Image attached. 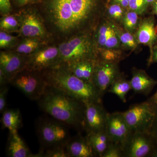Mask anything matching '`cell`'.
Returning a JSON list of instances; mask_svg holds the SVG:
<instances>
[{"instance_id": "obj_36", "label": "cell", "mask_w": 157, "mask_h": 157, "mask_svg": "<svg viewBox=\"0 0 157 157\" xmlns=\"http://www.w3.org/2000/svg\"><path fill=\"white\" fill-rule=\"evenodd\" d=\"M146 101L151 107L155 113L156 116L157 117V91Z\"/></svg>"}, {"instance_id": "obj_37", "label": "cell", "mask_w": 157, "mask_h": 157, "mask_svg": "<svg viewBox=\"0 0 157 157\" xmlns=\"http://www.w3.org/2000/svg\"><path fill=\"white\" fill-rule=\"evenodd\" d=\"M153 63H157V45H155L151 53L150 54L148 60V66Z\"/></svg>"}, {"instance_id": "obj_34", "label": "cell", "mask_w": 157, "mask_h": 157, "mask_svg": "<svg viewBox=\"0 0 157 157\" xmlns=\"http://www.w3.org/2000/svg\"><path fill=\"white\" fill-rule=\"evenodd\" d=\"M9 90L7 85L0 87V113L2 114L7 109V97Z\"/></svg>"}, {"instance_id": "obj_35", "label": "cell", "mask_w": 157, "mask_h": 157, "mask_svg": "<svg viewBox=\"0 0 157 157\" xmlns=\"http://www.w3.org/2000/svg\"><path fill=\"white\" fill-rule=\"evenodd\" d=\"M37 1V0H11L14 11L27 6L34 5Z\"/></svg>"}, {"instance_id": "obj_42", "label": "cell", "mask_w": 157, "mask_h": 157, "mask_svg": "<svg viewBox=\"0 0 157 157\" xmlns=\"http://www.w3.org/2000/svg\"><path fill=\"white\" fill-rule=\"evenodd\" d=\"M150 157H157V147L154 151L152 153Z\"/></svg>"}, {"instance_id": "obj_3", "label": "cell", "mask_w": 157, "mask_h": 157, "mask_svg": "<svg viewBox=\"0 0 157 157\" xmlns=\"http://www.w3.org/2000/svg\"><path fill=\"white\" fill-rule=\"evenodd\" d=\"M47 85L56 88L83 103L102 102L94 85L75 76L64 66L57 65L40 72Z\"/></svg>"}, {"instance_id": "obj_32", "label": "cell", "mask_w": 157, "mask_h": 157, "mask_svg": "<svg viewBox=\"0 0 157 157\" xmlns=\"http://www.w3.org/2000/svg\"><path fill=\"white\" fill-rule=\"evenodd\" d=\"M123 157L124 155L121 145L111 141L102 157Z\"/></svg>"}, {"instance_id": "obj_30", "label": "cell", "mask_w": 157, "mask_h": 157, "mask_svg": "<svg viewBox=\"0 0 157 157\" xmlns=\"http://www.w3.org/2000/svg\"><path fill=\"white\" fill-rule=\"evenodd\" d=\"M66 145L49 149L45 152L41 151L37 154L38 157H69Z\"/></svg>"}, {"instance_id": "obj_2", "label": "cell", "mask_w": 157, "mask_h": 157, "mask_svg": "<svg viewBox=\"0 0 157 157\" xmlns=\"http://www.w3.org/2000/svg\"><path fill=\"white\" fill-rule=\"evenodd\" d=\"M39 107L69 127L84 129V103L56 88L47 86L38 101Z\"/></svg>"}, {"instance_id": "obj_19", "label": "cell", "mask_w": 157, "mask_h": 157, "mask_svg": "<svg viewBox=\"0 0 157 157\" xmlns=\"http://www.w3.org/2000/svg\"><path fill=\"white\" fill-rule=\"evenodd\" d=\"M98 60L82 61L70 66H63L82 80L93 83L95 68Z\"/></svg>"}, {"instance_id": "obj_26", "label": "cell", "mask_w": 157, "mask_h": 157, "mask_svg": "<svg viewBox=\"0 0 157 157\" xmlns=\"http://www.w3.org/2000/svg\"><path fill=\"white\" fill-rule=\"evenodd\" d=\"M98 59L102 61L118 63L124 58L122 49L102 48L98 50Z\"/></svg>"}, {"instance_id": "obj_22", "label": "cell", "mask_w": 157, "mask_h": 157, "mask_svg": "<svg viewBox=\"0 0 157 157\" xmlns=\"http://www.w3.org/2000/svg\"><path fill=\"white\" fill-rule=\"evenodd\" d=\"M47 42L35 38H21L19 42L12 51L23 55L33 53L42 46L48 45Z\"/></svg>"}, {"instance_id": "obj_24", "label": "cell", "mask_w": 157, "mask_h": 157, "mask_svg": "<svg viewBox=\"0 0 157 157\" xmlns=\"http://www.w3.org/2000/svg\"><path fill=\"white\" fill-rule=\"evenodd\" d=\"M128 10L119 4L111 2L107 7L105 6L104 17L116 24L120 25Z\"/></svg>"}, {"instance_id": "obj_28", "label": "cell", "mask_w": 157, "mask_h": 157, "mask_svg": "<svg viewBox=\"0 0 157 157\" xmlns=\"http://www.w3.org/2000/svg\"><path fill=\"white\" fill-rule=\"evenodd\" d=\"M139 15L135 11L128 10L121 25L126 30L135 34L140 21Z\"/></svg>"}, {"instance_id": "obj_39", "label": "cell", "mask_w": 157, "mask_h": 157, "mask_svg": "<svg viewBox=\"0 0 157 157\" xmlns=\"http://www.w3.org/2000/svg\"><path fill=\"white\" fill-rule=\"evenodd\" d=\"M10 83L9 79L2 69H0V87Z\"/></svg>"}, {"instance_id": "obj_16", "label": "cell", "mask_w": 157, "mask_h": 157, "mask_svg": "<svg viewBox=\"0 0 157 157\" xmlns=\"http://www.w3.org/2000/svg\"><path fill=\"white\" fill-rule=\"evenodd\" d=\"M132 73L131 88L136 94L147 96L157 85V81L149 76L144 70L133 68Z\"/></svg>"}, {"instance_id": "obj_25", "label": "cell", "mask_w": 157, "mask_h": 157, "mask_svg": "<svg viewBox=\"0 0 157 157\" xmlns=\"http://www.w3.org/2000/svg\"><path fill=\"white\" fill-rule=\"evenodd\" d=\"M20 26L19 20L14 12L12 14L2 16L0 20V31L9 33H18Z\"/></svg>"}, {"instance_id": "obj_20", "label": "cell", "mask_w": 157, "mask_h": 157, "mask_svg": "<svg viewBox=\"0 0 157 157\" xmlns=\"http://www.w3.org/2000/svg\"><path fill=\"white\" fill-rule=\"evenodd\" d=\"M86 137L96 156L102 157L111 142L106 130L87 133Z\"/></svg>"}, {"instance_id": "obj_12", "label": "cell", "mask_w": 157, "mask_h": 157, "mask_svg": "<svg viewBox=\"0 0 157 157\" xmlns=\"http://www.w3.org/2000/svg\"><path fill=\"white\" fill-rule=\"evenodd\" d=\"M84 104V129L87 134L105 131L108 113L104 109L102 102Z\"/></svg>"}, {"instance_id": "obj_43", "label": "cell", "mask_w": 157, "mask_h": 157, "mask_svg": "<svg viewBox=\"0 0 157 157\" xmlns=\"http://www.w3.org/2000/svg\"><path fill=\"white\" fill-rule=\"evenodd\" d=\"M146 2L148 4V6H151L152 5L153 3L156 0H145Z\"/></svg>"}, {"instance_id": "obj_8", "label": "cell", "mask_w": 157, "mask_h": 157, "mask_svg": "<svg viewBox=\"0 0 157 157\" xmlns=\"http://www.w3.org/2000/svg\"><path fill=\"white\" fill-rule=\"evenodd\" d=\"M121 113L132 132H149L156 117L146 101L133 104Z\"/></svg>"}, {"instance_id": "obj_33", "label": "cell", "mask_w": 157, "mask_h": 157, "mask_svg": "<svg viewBox=\"0 0 157 157\" xmlns=\"http://www.w3.org/2000/svg\"><path fill=\"white\" fill-rule=\"evenodd\" d=\"M14 11L11 0H0V14L1 16L12 14Z\"/></svg>"}, {"instance_id": "obj_14", "label": "cell", "mask_w": 157, "mask_h": 157, "mask_svg": "<svg viewBox=\"0 0 157 157\" xmlns=\"http://www.w3.org/2000/svg\"><path fill=\"white\" fill-rule=\"evenodd\" d=\"M27 56L12 50H2L0 52V69L9 79V82L14 76L26 68Z\"/></svg>"}, {"instance_id": "obj_41", "label": "cell", "mask_w": 157, "mask_h": 157, "mask_svg": "<svg viewBox=\"0 0 157 157\" xmlns=\"http://www.w3.org/2000/svg\"><path fill=\"white\" fill-rule=\"evenodd\" d=\"M151 6L152 7L153 13V14L156 15L157 16V0H156L153 3ZM155 29L157 33V23L156 25Z\"/></svg>"}, {"instance_id": "obj_6", "label": "cell", "mask_w": 157, "mask_h": 157, "mask_svg": "<svg viewBox=\"0 0 157 157\" xmlns=\"http://www.w3.org/2000/svg\"><path fill=\"white\" fill-rule=\"evenodd\" d=\"M69 126L54 119H40L36 131L43 150H48L67 144L70 137Z\"/></svg>"}, {"instance_id": "obj_7", "label": "cell", "mask_w": 157, "mask_h": 157, "mask_svg": "<svg viewBox=\"0 0 157 157\" xmlns=\"http://www.w3.org/2000/svg\"><path fill=\"white\" fill-rule=\"evenodd\" d=\"M10 84L31 100L37 101L44 94L47 86L40 72L25 68L17 73Z\"/></svg>"}, {"instance_id": "obj_27", "label": "cell", "mask_w": 157, "mask_h": 157, "mask_svg": "<svg viewBox=\"0 0 157 157\" xmlns=\"http://www.w3.org/2000/svg\"><path fill=\"white\" fill-rule=\"evenodd\" d=\"M118 35L122 48L135 51L137 48L139 43L137 42L135 34L128 32L120 25L118 26Z\"/></svg>"}, {"instance_id": "obj_11", "label": "cell", "mask_w": 157, "mask_h": 157, "mask_svg": "<svg viewBox=\"0 0 157 157\" xmlns=\"http://www.w3.org/2000/svg\"><path fill=\"white\" fill-rule=\"evenodd\" d=\"M121 73L118 63L98 60L95 68L93 83L102 97L108 92L113 82Z\"/></svg>"}, {"instance_id": "obj_5", "label": "cell", "mask_w": 157, "mask_h": 157, "mask_svg": "<svg viewBox=\"0 0 157 157\" xmlns=\"http://www.w3.org/2000/svg\"><path fill=\"white\" fill-rule=\"evenodd\" d=\"M18 17L20 29L17 36L21 38L39 39L48 44L54 43L36 7L31 5L14 11Z\"/></svg>"}, {"instance_id": "obj_4", "label": "cell", "mask_w": 157, "mask_h": 157, "mask_svg": "<svg viewBox=\"0 0 157 157\" xmlns=\"http://www.w3.org/2000/svg\"><path fill=\"white\" fill-rule=\"evenodd\" d=\"M58 45L59 56L55 66H68L82 61L98 59L94 31L78 34Z\"/></svg>"}, {"instance_id": "obj_1", "label": "cell", "mask_w": 157, "mask_h": 157, "mask_svg": "<svg viewBox=\"0 0 157 157\" xmlns=\"http://www.w3.org/2000/svg\"><path fill=\"white\" fill-rule=\"evenodd\" d=\"M34 5L57 44L94 31L105 8L103 0H37Z\"/></svg>"}, {"instance_id": "obj_9", "label": "cell", "mask_w": 157, "mask_h": 157, "mask_svg": "<svg viewBox=\"0 0 157 157\" xmlns=\"http://www.w3.org/2000/svg\"><path fill=\"white\" fill-rule=\"evenodd\" d=\"M124 157H150L157 144L149 132H132L122 146Z\"/></svg>"}, {"instance_id": "obj_10", "label": "cell", "mask_w": 157, "mask_h": 157, "mask_svg": "<svg viewBox=\"0 0 157 157\" xmlns=\"http://www.w3.org/2000/svg\"><path fill=\"white\" fill-rule=\"evenodd\" d=\"M59 56L58 44L53 43L48 44L27 56L26 68L41 72L56 65Z\"/></svg>"}, {"instance_id": "obj_38", "label": "cell", "mask_w": 157, "mask_h": 157, "mask_svg": "<svg viewBox=\"0 0 157 157\" xmlns=\"http://www.w3.org/2000/svg\"><path fill=\"white\" fill-rule=\"evenodd\" d=\"M149 133L157 144V117L155 119L151 128L150 130Z\"/></svg>"}, {"instance_id": "obj_17", "label": "cell", "mask_w": 157, "mask_h": 157, "mask_svg": "<svg viewBox=\"0 0 157 157\" xmlns=\"http://www.w3.org/2000/svg\"><path fill=\"white\" fill-rule=\"evenodd\" d=\"M66 147L69 157H96L86 136L79 135L70 138Z\"/></svg>"}, {"instance_id": "obj_18", "label": "cell", "mask_w": 157, "mask_h": 157, "mask_svg": "<svg viewBox=\"0 0 157 157\" xmlns=\"http://www.w3.org/2000/svg\"><path fill=\"white\" fill-rule=\"evenodd\" d=\"M6 151L8 157H34L18 132H9Z\"/></svg>"}, {"instance_id": "obj_21", "label": "cell", "mask_w": 157, "mask_h": 157, "mask_svg": "<svg viewBox=\"0 0 157 157\" xmlns=\"http://www.w3.org/2000/svg\"><path fill=\"white\" fill-rule=\"evenodd\" d=\"M1 122L3 128L10 132H17L22 126V118L19 109H6L2 113Z\"/></svg>"}, {"instance_id": "obj_29", "label": "cell", "mask_w": 157, "mask_h": 157, "mask_svg": "<svg viewBox=\"0 0 157 157\" xmlns=\"http://www.w3.org/2000/svg\"><path fill=\"white\" fill-rule=\"evenodd\" d=\"M21 38L14 36L9 33L0 31V48L5 50L13 49L19 42Z\"/></svg>"}, {"instance_id": "obj_31", "label": "cell", "mask_w": 157, "mask_h": 157, "mask_svg": "<svg viewBox=\"0 0 157 157\" xmlns=\"http://www.w3.org/2000/svg\"><path fill=\"white\" fill-rule=\"evenodd\" d=\"M148 6L145 0H130L128 10L135 11L141 15L145 14Z\"/></svg>"}, {"instance_id": "obj_40", "label": "cell", "mask_w": 157, "mask_h": 157, "mask_svg": "<svg viewBox=\"0 0 157 157\" xmlns=\"http://www.w3.org/2000/svg\"><path fill=\"white\" fill-rule=\"evenodd\" d=\"M130 0H111V2L117 3L123 7L125 9H128Z\"/></svg>"}, {"instance_id": "obj_15", "label": "cell", "mask_w": 157, "mask_h": 157, "mask_svg": "<svg viewBox=\"0 0 157 157\" xmlns=\"http://www.w3.org/2000/svg\"><path fill=\"white\" fill-rule=\"evenodd\" d=\"M155 21L153 16L140 20L135 35L137 42L140 44L148 46L150 54L153 48L157 43V33L155 29Z\"/></svg>"}, {"instance_id": "obj_23", "label": "cell", "mask_w": 157, "mask_h": 157, "mask_svg": "<svg viewBox=\"0 0 157 157\" xmlns=\"http://www.w3.org/2000/svg\"><path fill=\"white\" fill-rule=\"evenodd\" d=\"M132 90L130 80L121 73L113 82L108 92L117 96L124 103L126 102V96Z\"/></svg>"}, {"instance_id": "obj_13", "label": "cell", "mask_w": 157, "mask_h": 157, "mask_svg": "<svg viewBox=\"0 0 157 157\" xmlns=\"http://www.w3.org/2000/svg\"><path fill=\"white\" fill-rule=\"evenodd\" d=\"M106 132L111 142L121 146L132 133L121 112L108 113Z\"/></svg>"}]
</instances>
